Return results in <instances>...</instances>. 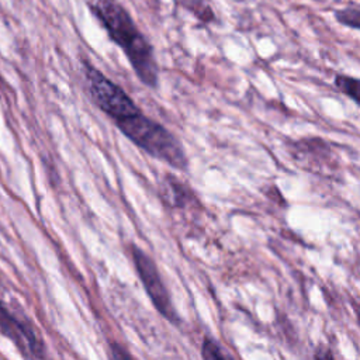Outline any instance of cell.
I'll use <instances>...</instances> for the list:
<instances>
[{
  "instance_id": "obj_1",
  "label": "cell",
  "mask_w": 360,
  "mask_h": 360,
  "mask_svg": "<svg viewBox=\"0 0 360 360\" xmlns=\"http://www.w3.org/2000/svg\"><path fill=\"white\" fill-rule=\"evenodd\" d=\"M87 4L108 37L122 49L138 79L148 87H156L159 69L153 48L129 13L117 0H89Z\"/></svg>"
},
{
  "instance_id": "obj_2",
  "label": "cell",
  "mask_w": 360,
  "mask_h": 360,
  "mask_svg": "<svg viewBox=\"0 0 360 360\" xmlns=\"http://www.w3.org/2000/svg\"><path fill=\"white\" fill-rule=\"evenodd\" d=\"M120 131L136 146L176 169H186L187 159L181 143L165 127L138 112L115 121Z\"/></svg>"
},
{
  "instance_id": "obj_3",
  "label": "cell",
  "mask_w": 360,
  "mask_h": 360,
  "mask_svg": "<svg viewBox=\"0 0 360 360\" xmlns=\"http://www.w3.org/2000/svg\"><path fill=\"white\" fill-rule=\"evenodd\" d=\"M84 75L93 101L114 121H120L141 112L134 100L93 65L86 63Z\"/></svg>"
},
{
  "instance_id": "obj_4",
  "label": "cell",
  "mask_w": 360,
  "mask_h": 360,
  "mask_svg": "<svg viewBox=\"0 0 360 360\" xmlns=\"http://www.w3.org/2000/svg\"><path fill=\"white\" fill-rule=\"evenodd\" d=\"M132 259L135 263V269L139 274V278L156 309L170 322H177L179 318L172 305L170 295L160 278V274L153 260L136 246H132Z\"/></svg>"
},
{
  "instance_id": "obj_5",
  "label": "cell",
  "mask_w": 360,
  "mask_h": 360,
  "mask_svg": "<svg viewBox=\"0 0 360 360\" xmlns=\"http://www.w3.org/2000/svg\"><path fill=\"white\" fill-rule=\"evenodd\" d=\"M0 332L14 342V345L25 353V356L41 357L44 352L42 342L34 329L13 315L0 301Z\"/></svg>"
},
{
  "instance_id": "obj_6",
  "label": "cell",
  "mask_w": 360,
  "mask_h": 360,
  "mask_svg": "<svg viewBox=\"0 0 360 360\" xmlns=\"http://www.w3.org/2000/svg\"><path fill=\"white\" fill-rule=\"evenodd\" d=\"M335 84L343 94L360 105V79L347 75H336Z\"/></svg>"
},
{
  "instance_id": "obj_7",
  "label": "cell",
  "mask_w": 360,
  "mask_h": 360,
  "mask_svg": "<svg viewBox=\"0 0 360 360\" xmlns=\"http://www.w3.org/2000/svg\"><path fill=\"white\" fill-rule=\"evenodd\" d=\"M202 360H232L226 356L224 349L211 338H205L201 347Z\"/></svg>"
},
{
  "instance_id": "obj_8",
  "label": "cell",
  "mask_w": 360,
  "mask_h": 360,
  "mask_svg": "<svg viewBox=\"0 0 360 360\" xmlns=\"http://www.w3.org/2000/svg\"><path fill=\"white\" fill-rule=\"evenodd\" d=\"M335 17L340 24L360 30V10H356V8L338 10L335 13Z\"/></svg>"
},
{
  "instance_id": "obj_9",
  "label": "cell",
  "mask_w": 360,
  "mask_h": 360,
  "mask_svg": "<svg viewBox=\"0 0 360 360\" xmlns=\"http://www.w3.org/2000/svg\"><path fill=\"white\" fill-rule=\"evenodd\" d=\"M111 359L112 360H132L131 356L128 354V352L117 343L111 345Z\"/></svg>"
},
{
  "instance_id": "obj_10",
  "label": "cell",
  "mask_w": 360,
  "mask_h": 360,
  "mask_svg": "<svg viewBox=\"0 0 360 360\" xmlns=\"http://www.w3.org/2000/svg\"><path fill=\"white\" fill-rule=\"evenodd\" d=\"M315 360H333V356H332L330 350L321 347V349H318V352L315 354Z\"/></svg>"
}]
</instances>
